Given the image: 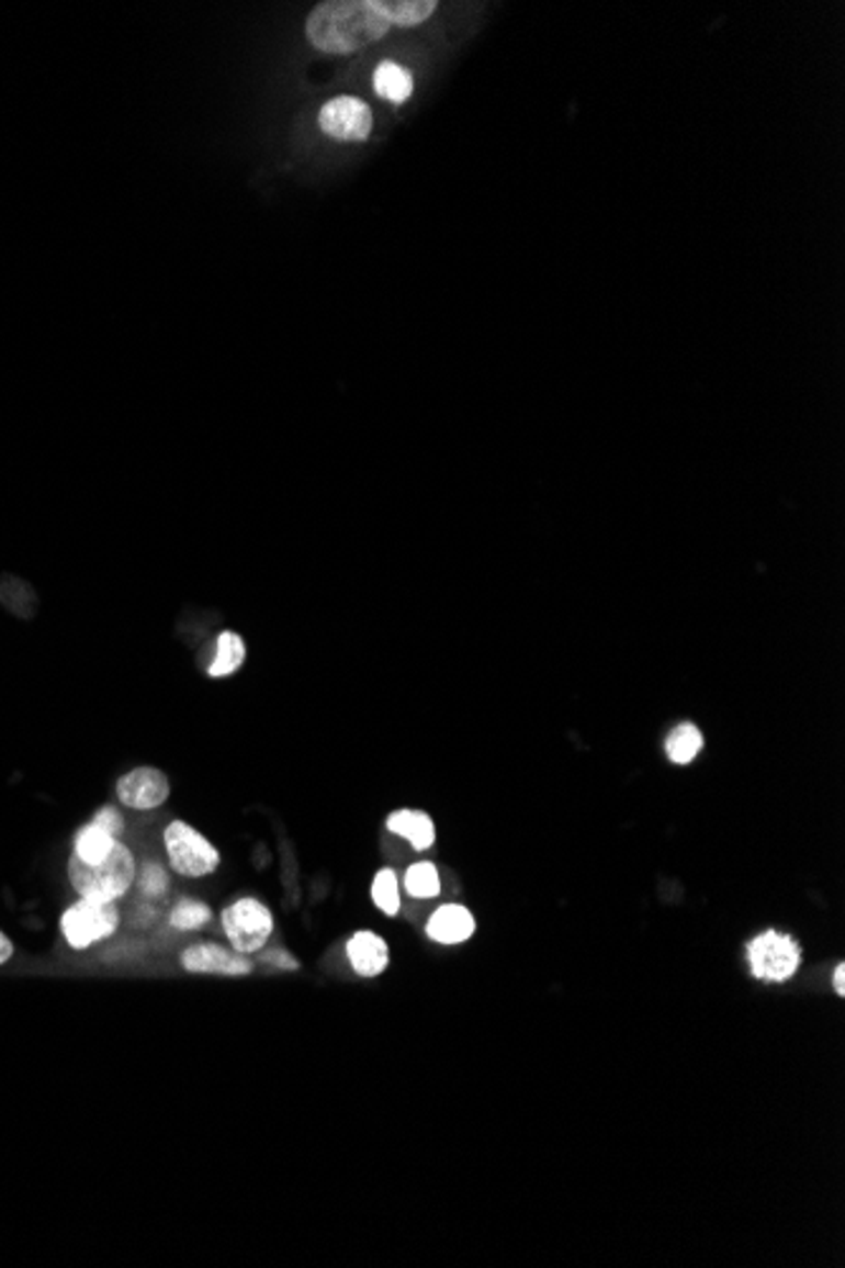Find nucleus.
<instances>
[{
    "mask_svg": "<svg viewBox=\"0 0 845 1268\" xmlns=\"http://www.w3.org/2000/svg\"><path fill=\"white\" fill-rule=\"evenodd\" d=\"M391 31L378 0H327L306 19V38L325 54H352Z\"/></svg>",
    "mask_w": 845,
    "mask_h": 1268,
    "instance_id": "nucleus-1",
    "label": "nucleus"
},
{
    "mask_svg": "<svg viewBox=\"0 0 845 1268\" xmlns=\"http://www.w3.org/2000/svg\"><path fill=\"white\" fill-rule=\"evenodd\" d=\"M66 872H69L74 891H77L81 899L114 901L124 897L129 886L135 884L137 866L132 851L122 841H117L110 856L99 861V864H84V861L71 853Z\"/></svg>",
    "mask_w": 845,
    "mask_h": 1268,
    "instance_id": "nucleus-2",
    "label": "nucleus"
},
{
    "mask_svg": "<svg viewBox=\"0 0 845 1268\" xmlns=\"http://www.w3.org/2000/svg\"><path fill=\"white\" fill-rule=\"evenodd\" d=\"M165 849H168L172 872L188 878H201L213 874L221 864V853L215 845L198 833L193 826L172 820L165 828Z\"/></svg>",
    "mask_w": 845,
    "mask_h": 1268,
    "instance_id": "nucleus-3",
    "label": "nucleus"
},
{
    "mask_svg": "<svg viewBox=\"0 0 845 1268\" xmlns=\"http://www.w3.org/2000/svg\"><path fill=\"white\" fill-rule=\"evenodd\" d=\"M120 909L114 901L79 899L61 917V932L74 950H87L99 940L117 932Z\"/></svg>",
    "mask_w": 845,
    "mask_h": 1268,
    "instance_id": "nucleus-4",
    "label": "nucleus"
},
{
    "mask_svg": "<svg viewBox=\"0 0 845 1268\" xmlns=\"http://www.w3.org/2000/svg\"><path fill=\"white\" fill-rule=\"evenodd\" d=\"M221 922L234 950L241 955L259 952L273 932L271 911L259 899H238L236 905L223 909Z\"/></svg>",
    "mask_w": 845,
    "mask_h": 1268,
    "instance_id": "nucleus-5",
    "label": "nucleus"
},
{
    "mask_svg": "<svg viewBox=\"0 0 845 1268\" xmlns=\"http://www.w3.org/2000/svg\"><path fill=\"white\" fill-rule=\"evenodd\" d=\"M802 952L792 936L780 932H765L750 944V967L759 980L782 983L790 980L795 969L800 967Z\"/></svg>",
    "mask_w": 845,
    "mask_h": 1268,
    "instance_id": "nucleus-6",
    "label": "nucleus"
},
{
    "mask_svg": "<svg viewBox=\"0 0 845 1268\" xmlns=\"http://www.w3.org/2000/svg\"><path fill=\"white\" fill-rule=\"evenodd\" d=\"M319 124L335 139H368L372 112L358 97H337L322 106Z\"/></svg>",
    "mask_w": 845,
    "mask_h": 1268,
    "instance_id": "nucleus-7",
    "label": "nucleus"
},
{
    "mask_svg": "<svg viewBox=\"0 0 845 1268\" xmlns=\"http://www.w3.org/2000/svg\"><path fill=\"white\" fill-rule=\"evenodd\" d=\"M117 798L122 800V806L135 810L160 808L170 798V781L162 770L137 767L120 777Z\"/></svg>",
    "mask_w": 845,
    "mask_h": 1268,
    "instance_id": "nucleus-8",
    "label": "nucleus"
},
{
    "mask_svg": "<svg viewBox=\"0 0 845 1268\" xmlns=\"http://www.w3.org/2000/svg\"><path fill=\"white\" fill-rule=\"evenodd\" d=\"M182 967L188 969V973H213V975H248L254 969V963L248 960L241 952H230L226 947H221V944H193V947H188L182 952L180 957Z\"/></svg>",
    "mask_w": 845,
    "mask_h": 1268,
    "instance_id": "nucleus-9",
    "label": "nucleus"
},
{
    "mask_svg": "<svg viewBox=\"0 0 845 1268\" xmlns=\"http://www.w3.org/2000/svg\"><path fill=\"white\" fill-rule=\"evenodd\" d=\"M347 955H350V963L354 967V973L362 975V977L383 975L387 963H391V952H387V944H385L383 936H378L375 932L354 934L352 940L347 942Z\"/></svg>",
    "mask_w": 845,
    "mask_h": 1268,
    "instance_id": "nucleus-10",
    "label": "nucleus"
},
{
    "mask_svg": "<svg viewBox=\"0 0 845 1268\" xmlns=\"http://www.w3.org/2000/svg\"><path fill=\"white\" fill-rule=\"evenodd\" d=\"M474 930H476L474 917H471V911L461 905L441 907L428 922V936L441 944L466 942L469 936L474 934Z\"/></svg>",
    "mask_w": 845,
    "mask_h": 1268,
    "instance_id": "nucleus-11",
    "label": "nucleus"
},
{
    "mask_svg": "<svg viewBox=\"0 0 845 1268\" xmlns=\"http://www.w3.org/2000/svg\"><path fill=\"white\" fill-rule=\"evenodd\" d=\"M387 828L393 833L408 839L416 851H428L436 843V826L426 813L420 810H395L387 818Z\"/></svg>",
    "mask_w": 845,
    "mask_h": 1268,
    "instance_id": "nucleus-12",
    "label": "nucleus"
},
{
    "mask_svg": "<svg viewBox=\"0 0 845 1268\" xmlns=\"http://www.w3.org/2000/svg\"><path fill=\"white\" fill-rule=\"evenodd\" d=\"M114 845H117V835H112L106 828L91 820L74 839V856L84 861V864H99V861L110 856Z\"/></svg>",
    "mask_w": 845,
    "mask_h": 1268,
    "instance_id": "nucleus-13",
    "label": "nucleus"
},
{
    "mask_svg": "<svg viewBox=\"0 0 845 1268\" xmlns=\"http://www.w3.org/2000/svg\"><path fill=\"white\" fill-rule=\"evenodd\" d=\"M378 5L391 26H418L438 8L436 0H378Z\"/></svg>",
    "mask_w": 845,
    "mask_h": 1268,
    "instance_id": "nucleus-14",
    "label": "nucleus"
},
{
    "mask_svg": "<svg viewBox=\"0 0 845 1268\" xmlns=\"http://www.w3.org/2000/svg\"><path fill=\"white\" fill-rule=\"evenodd\" d=\"M244 661H246L244 638L236 631H223L218 633V646H215V659L209 666V676L211 678L230 676L234 671L244 666Z\"/></svg>",
    "mask_w": 845,
    "mask_h": 1268,
    "instance_id": "nucleus-15",
    "label": "nucleus"
},
{
    "mask_svg": "<svg viewBox=\"0 0 845 1268\" xmlns=\"http://www.w3.org/2000/svg\"><path fill=\"white\" fill-rule=\"evenodd\" d=\"M372 85H375V91L380 97L387 99V102H393V104H401L413 94L410 74L401 69L397 64H380L378 71H375V79H372Z\"/></svg>",
    "mask_w": 845,
    "mask_h": 1268,
    "instance_id": "nucleus-16",
    "label": "nucleus"
},
{
    "mask_svg": "<svg viewBox=\"0 0 845 1268\" xmlns=\"http://www.w3.org/2000/svg\"><path fill=\"white\" fill-rule=\"evenodd\" d=\"M701 748H703V737L699 732V727H694L689 722L678 725L666 740V752H668V758L676 762V765H689V762L699 755Z\"/></svg>",
    "mask_w": 845,
    "mask_h": 1268,
    "instance_id": "nucleus-17",
    "label": "nucleus"
},
{
    "mask_svg": "<svg viewBox=\"0 0 845 1268\" xmlns=\"http://www.w3.org/2000/svg\"><path fill=\"white\" fill-rule=\"evenodd\" d=\"M405 891L416 899L438 897V894H441V876H438V868L433 864H428V861L413 864L408 872H405Z\"/></svg>",
    "mask_w": 845,
    "mask_h": 1268,
    "instance_id": "nucleus-18",
    "label": "nucleus"
},
{
    "mask_svg": "<svg viewBox=\"0 0 845 1268\" xmlns=\"http://www.w3.org/2000/svg\"><path fill=\"white\" fill-rule=\"evenodd\" d=\"M211 917L213 911L209 905H203V901L180 899L170 911V924L176 927V930H201V927L211 922Z\"/></svg>",
    "mask_w": 845,
    "mask_h": 1268,
    "instance_id": "nucleus-19",
    "label": "nucleus"
},
{
    "mask_svg": "<svg viewBox=\"0 0 845 1268\" xmlns=\"http://www.w3.org/2000/svg\"><path fill=\"white\" fill-rule=\"evenodd\" d=\"M372 901H375L380 911L387 917H395L401 911V891H397V874L393 868H383L378 872L375 882H372Z\"/></svg>",
    "mask_w": 845,
    "mask_h": 1268,
    "instance_id": "nucleus-20",
    "label": "nucleus"
},
{
    "mask_svg": "<svg viewBox=\"0 0 845 1268\" xmlns=\"http://www.w3.org/2000/svg\"><path fill=\"white\" fill-rule=\"evenodd\" d=\"M135 882H137L139 894H145V897H153V899L162 897V894L168 891V886H170L168 874H165V868L157 866V864H147L143 868V874L135 876Z\"/></svg>",
    "mask_w": 845,
    "mask_h": 1268,
    "instance_id": "nucleus-21",
    "label": "nucleus"
},
{
    "mask_svg": "<svg viewBox=\"0 0 845 1268\" xmlns=\"http://www.w3.org/2000/svg\"><path fill=\"white\" fill-rule=\"evenodd\" d=\"M94 823L106 828V831H110L112 835H120L124 831V818H122L120 810L112 808V806L99 808L97 816H94Z\"/></svg>",
    "mask_w": 845,
    "mask_h": 1268,
    "instance_id": "nucleus-22",
    "label": "nucleus"
},
{
    "mask_svg": "<svg viewBox=\"0 0 845 1268\" xmlns=\"http://www.w3.org/2000/svg\"><path fill=\"white\" fill-rule=\"evenodd\" d=\"M261 960H263V963H267V965H277V967H286V969H296V967H300V963H296V960H294L292 955H286V952H281V950H271V952H267V955H263Z\"/></svg>",
    "mask_w": 845,
    "mask_h": 1268,
    "instance_id": "nucleus-23",
    "label": "nucleus"
},
{
    "mask_svg": "<svg viewBox=\"0 0 845 1268\" xmlns=\"http://www.w3.org/2000/svg\"><path fill=\"white\" fill-rule=\"evenodd\" d=\"M11 957H13V942L8 940V934L0 932V965H5Z\"/></svg>",
    "mask_w": 845,
    "mask_h": 1268,
    "instance_id": "nucleus-24",
    "label": "nucleus"
},
{
    "mask_svg": "<svg viewBox=\"0 0 845 1268\" xmlns=\"http://www.w3.org/2000/svg\"><path fill=\"white\" fill-rule=\"evenodd\" d=\"M835 990H838V996L845 992V967L838 965L835 967Z\"/></svg>",
    "mask_w": 845,
    "mask_h": 1268,
    "instance_id": "nucleus-25",
    "label": "nucleus"
}]
</instances>
